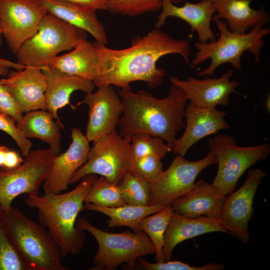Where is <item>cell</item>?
I'll return each mask as SVG.
<instances>
[{"mask_svg": "<svg viewBox=\"0 0 270 270\" xmlns=\"http://www.w3.org/2000/svg\"><path fill=\"white\" fill-rule=\"evenodd\" d=\"M93 44L98 56V75L94 82L96 87L112 85L131 90L130 83L142 81L155 88L164 82L166 76L164 68L156 67L162 57L178 54L186 63L190 64L189 41L176 40L160 28H154L143 36H136L126 48H110L96 41Z\"/></svg>", "mask_w": 270, "mask_h": 270, "instance_id": "obj_1", "label": "cell"}, {"mask_svg": "<svg viewBox=\"0 0 270 270\" xmlns=\"http://www.w3.org/2000/svg\"><path fill=\"white\" fill-rule=\"evenodd\" d=\"M123 110L118 124L120 134L132 136L144 132L164 140L172 148L177 133L186 126L184 122L187 96L184 92L172 84L168 95L154 97L144 90L134 92L120 88Z\"/></svg>", "mask_w": 270, "mask_h": 270, "instance_id": "obj_2", "label": "cell"}, {"mask_svg": "<svg viewBox=\"0 0 270 270\" xmlns=\"http://www.w3.org/2000/svg\"><path fill=\"white\" fill-rule=\"evenodd\" d=\"M97 178L90 174L72 190L58 194L44 193L28 196L25 203L38 211L39 222L58 246L62 256L77 255L83 248L84 230L76 225L78 214L84 208L86 195Z\"/></svg>", "mask_w": 270, "mask_h": 270, "instance_id": "obj_3", "label": "cell"}, {"mask_svg": "<svg viewBox=\"0 0 270 270\" xmlns=\"http://www.w3.org/2000/svg\"><path fill=\"white\" fill-rule=\"evenodd\" d=\"M2 226L27 270H67L60 251L48 230L18 208L2 210Z\"/></svg>", "mask_w": 270, "mask_h": 270, "instance_id": "obj_4", "label": "cell"}, {"mask_svg": "<svg viewBox=\"0 0 270 270\" xmlns=\"http://www.w3.org/2000/svg\"><path fill=\"white\" fill-rule=\"evenodd\" d=\"M212 20L220 31V36L213 42H195L197 50L190 64L191 66L194 68L208 58L210 60V66L198 72L196 76H212L216 69L224 64H230L234 68L242 70L241 58L246 51L252 54L255 60L259 62L264 44L262 38L270 33L269 28L257 25L248 33L238 34L229 30L226 21L213 17Z\"/></svg>", "mask_w": 270, "mask_h": 270, "instance_id": "obj_5", "label": "cell"}, {"mask_svg": "<svg viewBox=\"0 0 270 270\" xmlns=\"http://www.w3.org/2000/svg\"><path fill=\"white\" fill-rule=\"evenodd\" d=\"M86 40V32L48 12L37 32L16 53L17 63L44 69L59 53L72 50Z\"/></svg>", "mask_w": 270, "mask_h": 270, "instance_id": "obj_6", "label": "cell"}, {"mask_svg": "<svg viewBox=\"0 0 270 270\" xmlns=\"http://www.w3.org/2000/svg\"><path fill=\"white\" fill-rule=\"evenodd\" d=\"M76 225L92 234L98 242V250L94 258V266L92 270H112L123 264L132 268L138 258L156 254L152 241L144 232H106L82 218H77Z\"/></svg>", "mask_w": 270, "mask_h": 270, "instance_id": "obj_7", "label": "cell"}, {"mask_svg": "<svg viewBox=\"0 0 270 270\" xmlns=\"http://www.w3.org/2000/svg\"><path fill=\"white\" fill-rule=\"evenodd\" d=\"M209 152L217 160L218 170L211 184L226 196L236 188L238 182L250 166L265 160L270 154V145L238 146L234 138L225 134L216 135L208 141Z\"/></svg>", "mask_w": 270, "mask_h": 270, "instance_id": "obj_8", "label": "cell"}, {"mask_svg": "<svg viewBox=\"0 0 270 270\" xmlns=\"http://www.w3.org/2000/svg\"><path fill=\"white\" fill-rule=\"evenodd\" d=\"M132 136H122L116 130L94 142L88 159L75 172L70 184L90 174H99L119 185L130 171L133 158Z\"/></svg>", "mask_w": 270, "mask_h": 270, "instance_id": "obj_9", "label": "cell"}, {"mask_svg": "<svg viewBox=\"0 0 270 270\" xmlns=\"http://www.w3.org/2000/svg\"><path fill=\"white\" fill-rule=\"evenodd\" d=\"M48 149L30 150L22 164L12 170L0 169V206L10 207L14 199L22 194L38 196L56 157Z\"/></svg>", "mask_w": 270, "mask_h": 270, "instance_id": "obj_10", "label": "cell"}, {"mask_svg": "<svg viewBox=\"0 0 270 270\" xmlns=\"http://www.w3.org/2000/svg\"><path fill=\"white\" fill-rule=\"evenodd\" d=\"M48 13L41 0H0L2 35L13 54L37 32Z\"/></svg>", "mask_w": 270, "mask_h": 270, "instance_id": "obj_11", "label": "cell"}, {"mask_svg": "<svg viewBox=\"0 0 270 270\" xmlns=\"http://www.w3.org/2000/svg\"><path fill=\"white\" fill-rule=\"evenodd\" d=\"M216 164V156L209 152L204 158L196 161L178 154L168 168L150 182L148 205L171 204L192 188L202 170Z\"/></svg>", "mask_w": 270, "mask_h": 270, "instance_id": "obj_12", "label": "cell"}, {"mask_svg": "<svg viewBox=\"0 0 270 270\" xmlns=\"http://www.w3.org/2000/svg\"><path fill=\"white\" fill-rule=\"evenodd\" d=\"M266 174L260 168L250 170L242 186L224 199L219 220L228 233L244 243L250 240L249 222L253 214L256 192Z\"/></svg>", "mask_w": 270, "mask_h": 270, "instance_id": "obj_13", "label": "cell"}, {"mask_svg": "<svg viewBox=\"0 0 270 270\" xmlns=\"http://www.w3.org/2000/svg\"><path fill=\"white\" fill-rule=\"evenodd\" d=\"M86 104L88 108V120L86 137L93 142L116 130L123 106L122 99L112 85L98 87L96 92L86 93L77 106Z\"/></svg>", "mask_w": 270, "mask_h": 270, "instance_id": "obj_14", "label": "cell"}, {"mask_svg": "<svg viewBox=\"0 0 270 270\" xmlns=\"http://www.w3.org/2000/svg\"><path fill=\"white\" fill-rule=\"evenodd\" d=\"M233 71L229 70L218 78L198 80L190 76L184 80L172 76L170 81L182 89L194 106L212 108L218 105L228 106L230 94L237 92L236 88L240 83L230 80Z\"/></svg>", "mask_w": 270, "mask_h": 270, "instance_id": "obj_15", "label": "cell"}, {"mask_svg": "<svg viewBox=\"0 0 270 270\" xmlns=\"http://www.w3.org/2000/svg\"><path fill=\"white\" fill-rule=\"evenodd\" d=\"M72 142L68 150L56 156L42 183L44 193L58 194L66 190L76 170L86 161L90 147L78 128L72 130Z\"/></svg>", "mask_w": 270, "mask_h": 270, "instance_id": "obj_16", "label": "cell"}, {"mask_svg": "<svg viewBox=\"0 0 270 270\" xmlns=\"http://www.w3.org/2000/svg\"><path fill=\"white\" fill-rule=\"evenodd\" d=\"M42 68L28 66L9 72L0 82L12 95L21 112L47 110L45 102L46 83Z\"/></svg>", "mask_w": 270, "mask_h": 270, "instance_id": "obj_17", "label": "cell"}, {"mask_svg": "<svg viewBox=\"0 0 270 270\" xmlns=\"http://www.w3.org/2000/svg\"><path fill=\"white\" fill-rule=\"evenodd\" d=\"M226 114L216 108H205L194 106L189 102L185 108V130L176 140L173 152L184 156L194 144L204 138L228 129L230 125L225 120Z\"/></svg>", "mask_w": 270, "mask_h": 270, "instance_id": "obj_18", "label": "cell"}, {"mask_svg": "<svg viewBox=\"0 0 270 270\" xmlns=\"http://www.w3.org/2000/svg\"><path fill=\"white\" fill-rule=\"evenodd\" d=\"M162 10L158 17L155 28L164 26L170 16L180 18L187 22L192 32H196L200 42H213L216 40L210 23L216 8L212 0H200L196 3L186 1L179 6L170 0H162Z\"/></svg>", "mask_w": 270, "mask_h": 270, "instance_id": "obj_19", "label": "cell"}, {"mask_svg": "<svg viewBox=\"0 0 270 270\" xmlns=\"http://www.w3.org/2000/svg\"><path fill=\"white\" fill-rule=\"evenodd\" d=\"M42 72L46 83L44 95L47 110L54 120L62 124L58 110L68 104L75 108L70 101L72 93L76 90L92 92L96 87L92 81L68 74L50 67L42 69Z\"/></svg>", "mask_w": 270, "mask_h": 270, "instance_id": "obj_20", "label": "cell"}, {"mask_svg": "<svg viewBox=\"0 0 270 270\" xmlns=\"http://www.w3.org/2000/svg\"><path fill=\"white\" fill-rule=\"evenodd\" d=\"M226 196L211 184L200 180L171 205L174 212L187 218L206 216L219 219Z\"/></svg>", "mask_w": 270, "mask_h": 270, "instance_id": "obj_21", "label": "cell"}, {"mask_svg": "<svg viewBox=\"0 0 270 270\" xmlns=\"http://www.w3.org/2000/svg\"><path fill=\"white\" fill-rule=\"evenodd\" d=\"M212 232L228 233L218 218L206 216L189 218L174 212L164 234L162 249L164 262L170 260L174 248L180 242Z\"/></svg>", "mask_w": 270, "mask_h": 270, "instance_id": "obj_22", "label": "cell"}, {"mask_svg": "<svg viewBox=\"0 0 270 270\" xmlns=\"http://www.w3.org/2000/svg\"><path fill=\"white\" fill-rule=\"evenodd\" d=\"M252 0H212L216 12L213 18L226 20L229 30L238 34L257 25L264 26L270 22V15L264 6L258 10L252 8Z\"/></svg>", "mask_w": 270, "mask_h": 270, "instance_id": "obj_23", "label": "cell"}, {"mask_svg": "<svg viewBox=\"0 0 270 270\" xmlns=\"http://www.w3.org/2000/svg\"><path fill=\"white\" fill-rule=\"evenodd\" d=\"M49 13L91 34L96 41L107 45L108 40L104 25L96 10L60 0H41Z\"/></svg>", "mask_w": 270, "mask_h": 270, "instance_id": "obj_24", "label": "cell"}, {"mask_svg": "<svg viewBox=\"0 0 270 270\" xmlns=\"http://www.w3.org/2000/svg\"><path fill=\"white\" fill-rule=\"evenodd\" d=\"M16 124L26 138L39 139L48 144V148L55 155L60 154L62 150L60 129L64 126L54 120L48 111L38 110L26 112Z\"/></svg>", "mask_w": 270, "mask_h": 270, "instance_id": "obj_25", "label": "cell"}, {"mask_svg": "<svg viewBox=\"0 0 270 270\" xmlns=\"http://www.w3.org/2000/svg\"><path fill=\"white\" fill-rule=\"evenodd\" d=\"M98 64L94 46L86 40L70 52L57 56L50 67L94 82L98 75Z\"/></svg>", "mask_w": 270, "mask_h": 270, "instance_id": "obj_26", "label": "cell"}, {"mask_svg": "<svg viewBox=\"0 0 270 270\" xmlns=\"http://www.w3.org/2000/svg\"><path fill=\"white\" fill-rule=\"evenodd\" d=\"M84 204V208L108 216L110 218L107 221L108 228L125 226L131 228L134 232H143L139 226L142 218L160 210L168 205L162 204L147 206L126 204L108 208L90 203Z\"/></svg>", "mask_w": 270, "mask_h": 270, "instance_id": "obj_27", "label": "cell"}, {"mask_svg": "<svg viewBox=\"0 0 270 270\" xmlns=\"http://www.w3.org/2000/svg\"><path fill=\"white\" fill-rule=\"evenodd\" d=\"M173 212L169 204L160 210L144 216L139 222L142 230L147 234L155 248L156 262H164L162 253L164 234Z\"/></svg>", "mask_w": 270, "mask_h": 270, "instance_id": "obj_28", "label": "cell"}, {"mask_svg": "<svg viewBox=\"0 0 270 270\" xmlns=\"http://www.w3.org/2000/svg\"><path fill=\"white\" fill-rule=\"evenodd\" d=\"M85 203L108 208L126 204L118 185L111 183L103 176L96 178L93 182L85 198Z\"/></svg>", "mask_w": 270, "mask_h": 270, "instance_id": "obj_29", "label": "cell"}, {"mask_svg": "<svg viewBox=\"0 0 270 270\" xmlns=\"http://www.w3.org/2000/svg\"><path fill=\"white\" fill-rule=\"evenodd\" d=\"M150 182L131 171L128 172L118 185L126 204L149 206Z\"/></svg>", "mask_w": 270, "mask_h": 270, "instance_id": "obj_30", "label": "cell"}, {"mask_svg": "<svg viewBox=\"0 0 270 270\" xmlns=\"http://www.w3.org/2000/svg\"><path fill=\"white\" fill-rule=\"evenodd\" d=\"M131 144L134 158L153 156L162 160L168 152L172 150L162 138L144 132L132 135Z\"/></svg>", "mask_w": 270, "mask_h": 270, "instance_id": "obj_31", "label": "cell"}, {"mask_svg": "<svg viewBox=\"0 0 270 270\" xmlns=\"http://www.w3.org/2000/svg\"><path fill=\"white\" fill-rule=\"evenodd\" d=\"M162 0H110L106 10L114 14L134 17L162 8Z\"/></svg>", "mask_w": 270, "mask_h": 270, "instance_id": "obj_32", "label": "cell"}, {"mask_svg": "<svg viewBox=\"0 0 270 270\" xmlns=\"http://www.w3.org/2000/svg\"><path fill=\"white\" fill-rule=\"evenodd\" d=\"M0 270H27L8 236L0 220Z\"/></svg>", "mask_w": 270, "mask_h": 270, "instance_id": "obj_33", "label": "cell"}, {"mask_svg": "<svg viewBox=\"0 0 270 270\" xmlns=\"http://www.w3.org/2000/svg\"><path fill=\"white\" fill-rule=\"evenodd\" d=\"M161 160L153 156L133 158L130 171L152 182L158 178L163 171Z\"/></svg>", "mask_w": 270, "mask_h": 270, "instance_id": "obj_34", "label": "cell"}, {"mask_svg": "<svg viewBox=\"0 0 270 270\" xmlns=\"http://www.w3.org/2000/svg\"><path fill=\"white\" fill-rule=\"evenodd\" d=\"M140 264L148 270H220L224 268V265L220 264H208L201 266H192L180 261H171L152 263L144 258H138Z\"/></svg>", "mask_w": 270, "mask_h": 270, "instance_id": "obj_35", "label": "cell"}, {"mask_svg": "<svg viewBox=\"0 0 270 270\" xmlns=\"http://www.w3.org/2000/svg\"><path fill=\"white\" fill-rule=\"evenodd\" d=\"M0 130L6 132L14 140L22 156L26 157L29 154L32 144V142L22 134L12 117L2 112H0Z\"/></svg>", "mask_w": 270, "mask_h": 270, "instance_id": "obj_36", "label": "cell"}, {"mask_svg": "<svg viewBox=\"0 0 270 270\" xmlns=\"http://www.w3.org/2000/svg\"><path fill=\"white\" fill-rule=\"evenodd\" d=\"M0 112L10 116L16 123L20 121L24 116L12 95L0 82Z\"/></svg>", "mask_w": 270, "mask_h": 270, "instance_id": "obj_37", "label": "cell"}, {"mask_svg": "<svg viewBox=\"0 0 270 270\" xmlns=\"http://www.w3.org/2000/svg\"><path fill=\"white\" fill-rule=\"evenodd\" d=\"M84 6L96 10H106L110 0H60Z\"/></svg>", "mask_w": 270, "mask_h": 270, "instance_id": "obj_38", "label": "cell"}, {"mask_svg": "<svg viewBox=\"0 0 270 270\" xmlns=\"http://www.w3.org/2000/svg\"><path fill=\"white\" fill-rule=\"evenodd\" d=\"M22 158L15 151L9 150L2 170H12L19 167L23 162Z\"/></svg>", "mask_w": 270, "mask_h": 270, "instance_id": "obj_39", "label": "cell"}, {"mask_svg": "<svg viewBox=\"0 0 270 270\" xmlns=\"http://www.w3.org/2000/svg\"><path fill=\"white\" fill-rule=\"evenodd\" d=\"M10 149L6 146H0V169H3L6 154Z\"/></svg>", "mask_w": 270, "mask_h": 270, "instance_id": "obj_40", "label": "cell"}, {"mask_svg": "<svg viewBox=\"0 0 270 270\" xmlns=\"http://www.w3.org/2000/svg\"><path fill=\"white\" fill-rule=\"evenodd\" d=\"M0 64L6 65L10 68H14L16 70H20L24 68L23 66L20 64L18 63H14L2 58H0Z\"/></svg>", "mask_w": 270, "mask_h": 270, "instance_id": "obj_41", "label": "cell"}, {"mask_svg": "<svg viewBox=\"0 0 270 270\" xmlns=\"http://www.w3.org/2000/svg\"><path fill=\"white\" fill-rule=\"evenodd\" d=\"M9 68L10 67L8 66L0 64V76H8L9 72Z\"/></svg>", "mask_w": 270, "mask_h": 270, "instance_id": "obj_42", "label": "cell"}, {"mask_svg": "<svg viewBox=\"0 0 270 270\" xmlns=\"http://www.w3.org/2000/svg\"><path fill=\"white\" fill-rule=\"evenodd\" d=\"M171 2L174 4H178L181 2L183 0H170Z\"/></svg>", "mask_w": 270, "mask_h": 270, "instance_id": "obj_43", "label": "cell"}, {"mask_svg": "<svg viewBox=\"0 0 270 270\" xmlns=\"http://www.w3.org/2000/svg\"><path fill=\"white\" fill-rule=\"evenodd\" d=\"M2 32L1 28L0 26V46H1V44H2Z\"/></svg>", "mask_w": 270, "mask_h": 270, "instance_id": "obj_44", "label": "cell"}, {"mask_svg": "<svg viewBox=\"0 0 270 270\" xmlns=\"http://www.w3.org/2000/svg\"><path fill=\"white\" fill-rule=\"evenodd\" d=\"M2 208L1 206H0V217L1 214H2Z\"/></svg>", "mask_w": 270, "mask_h": 270, "instance_id": "obj_45", "label": "cell"}]
</instances>
